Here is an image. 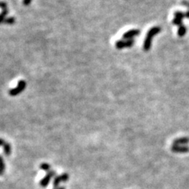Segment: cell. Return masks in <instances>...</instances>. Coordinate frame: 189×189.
<instances>
[{
	"label": "cell",
	"instance_id": "3",
	"mask_svg": "<svg viewBox=\"0 0 189 189\" xmlns=\"http://www.w3.org/2000/svg\"><path fill=\"white\" fill-rule=\"evenodd\" d=\"M135 43L134 40H118L116 42L115 46L117 49H123L131 47Z\"/></svg>",
	"mask_w": 189,
	"mask_h": 189
},
{
	"label": "cell",
	"instance_id": "13",
	"mask_svg": "<svg viewBox=\"0 0 189 189\" xmlns=\"http://www.w3.org/2000/svg\"><path fill=\"white\" fill-rule=\"evenodd\" d=\"M15 18L14 17H10V18H6V19L2 21V24H6V25H13L15 23Z\"/></svg>",
	"mask_w": 189,
	"mask_h": 189
},
{
	"label": "cell",
	"instance_id": "19",
	"mask_svg": "<svg viewBox=\"0 0 189 189\" xmlns=\"http://www.w3.org/2000/svg\"><path fill=\"white\" fill-rule=\"evenodd\" d=\"M182 4H184V6H186L187 7L189 8V3L187 2H185V1H184V2H182Z\"/></svg>",
	"mask_w": 189,
	"mask_h": 189
},
{
	"label": "cell",
	"instance_id": "12",
	"mask_svg": "<svg viewBox=\"0 0 189 189\" xmlns=\"http://www.w3.org/2000/svg\"><path fill=\"white\" fill-rule=\"evenodd\" d=\"M60 182H62L61 177L58 175L55 176V177H54V181H53V186H54V188H58V185H59Z\"/></svg>",
	"mask_w": 189,
	"mask_h": 189
},
{
	"label": "cell",
	"instance_id": "1",
	"mask_svg": "<svg viewBox=\"0 0 189 189\" xmlns=\"http://www.w3.org/2000/svg\"><path fill=\"white\" fill-rule=\"evenodd\" d=\"M162 29L159 26H154V27L151 28L147 33V36H146V38H145L144 41H143V50L144 51H148L150 50L151 47V43H152L153 37L155 35L158 34L160 33Z\"/></svg>",
	"mask_w": 189,
	"mask_h": 189
},
{
	"label": "cell",
	"instance_id": "18",
	"mask_svg": "<svg viewBox=\"0 0 189 189\" xmlns=\"http://www.w3.org/2000/svg\"><path fill=\"white\" fill-rule=\"evenodd\" d=\"M32 0H23V4L25 6H29V4L31 3Z\"/></svg>",
	"mask_w": 189,
	"mask_h": 189
},
{
	"label": "cell",
	"instance_id": "17",
	"mask_svg": "<svg viewBox=\"0 0 189 189\" xmlns=\"http://www.w3.org/2000/svg\"><path fill=\"white\" fill-rule=\"evenodd\" d=\"M5 171V162H4L3 158L1 157V174H3Z\"/></svg>",
	"mask_w": 189,
	"mask_h": 189
},
{
	"label": "cell",
	"instance_id": "20",
	"mask_svg": "<svg viewBox=\"0 0 189 189\" xmlns=\"http://www.w3.org/2000/svg\"><path fill=\"white\" fill-rule=\"evenodd\" d=\"M185 16H186V18H189V10L187 12H186V13H185Z\"/></svg>",
	"mask_w": 189,
	"mask_h": 189
},
{
	"label": "cell",
	"instance_id": "14",
	"mask_svg": "<svg viewBox=\"0 0 189 189\" xmlns=\"http://www.w3.org/2000/svg\"><path fill=\"white\" fill-rule=\"evenodd\" d=\"M185 17H186L185 14L181 11H176L175 13H174V18H180V19L183 20V18H185Z\"/></svg>",
	"mask_w": 189,
	"mask_h": 189
},
{
	"label": "cell",
	"instance_id": "7",
	"mask_svg": "<svg viewBox=\"0 0 189 189\" xmlns=\"http://www.w3.org/2000/svg\"><path fill=\"white\" fill-rule=\"evenodd\" d=\"M188 143L189 138H187V137H180V138H177V139H174V142H173V145L183 146V145H186Z\"/></svg>",
	"mask_w": 189,
	"mask_h": 189
},
{
	"label": "cell",
	"instance_id": "9",
	"mask_svg": "<svg viewBox=\"0 0 189 189\" xmlns=\"http://www.w3.org/2000/svg\"><path fill=\"white\" fill-rule=\"evenodd\" d=\"M1 145L4 149V153L6 155H10L11 154V147H10V143L6 142L3 139H1Z\"/></svg>",
	"mask_w": 189,
	"mask_h": 189
},
{
	"label": "cell",
	"instance_id": "11",
	"mask_svg": "<svg viewBox=\"0 0 189 189\" xmlns=\"http://www.w3.org/2000/svg\"><path fill=\"white\" fill-rule=\"evenodd\" d=\"M40 168L43 171H46V173L50 171V169H51V166L48 164V163H46V162H43L41 163L40 166Z\"/></svg>",
	"mask_w": 189,
	"mask_h": 189
},
{
	"label": "cell",
	"instance_id": "21",
	"mask_svg": "<svg viewBox=\"0 0 189 189\" xmlns=\"http://www.w3.org/2000/svg\"><path fill=\"white\" fill-rule=\"evenodd\" d=\"M53 189H66V187H58V188H53Z\"/></svg>",
	"mask_w": 189,
	"mask_h": 189
},
{
	"label": "cell",
	"instance_id": "6",
	"mask_svg": "<svg viewBox=\"0 0 189 189\" xmlns=\"http://www.w3.org/2000/svg\"><path fill=\"white\" fill-rule=\"evenodd\" d=\"M171 150L174 153H184L189 152V147L186 146H177V145H173L171 147Z\"/></svg>",
	"mask_w": 189,
	"mask_h": 189
},
{
	"label": "cell",
	"instance_id": "4",
	"mask_svg": "<svg viewBox=\"0 0 189 189\" xmlns=\"http://www.w3.org/2000/svg\"><path fill=\"white\" fill-rule=\"evenodd\" d=\"M53 177H55V172L54 170H50V172L46 173V176L41 180L40 182V185L43 187H46L49 184L50 180L52 179Z\"/></svg>",
	"mask_w": 189,
	"mask_h": 189
},
{
	"label": "cell",
	"instance_id": "2",
	"mask_svg": "<svg viewBox=\"0 0 189 189\" xmlns=\"http://www.w3.org/2000/svg\"><path fill=\"white\" fill-rule=\"evenodd\" d=\"M26 85H27L26 82L24 80H21V81H18V84H17V86L14 88L10 89V91H9V94H10V96L18 95V94H19L20 93H21L25 90V88H26Z\"/></svg>",
	"mask_w": 189,
	"mask_h": 189
},
{
	"label": "cell",
	"instance_id": "16",
	"mask_svg": "<svg viewBox=\"0 0 189 189\" xmlns=\"http://www.w3.org/2000/svg\"><path fill=\"white\" fill-rule=\"evenodd\" d=\"M60 177H61L62 181H63V182H66L68 180H69V178H70V177H69V174H66V173H64V174H62V175H60Z\"/></svg>",
	"mask_w": 189,
	"mask_h": 189
},
{
	"label": "cell",
	"instance_id": "10",
	"mask_svg": "<svg viewBox=\"0 0 189 189\" xmlns=\"http://www.w3.org/2000/svg\"><path fill=\"white\" fill-rule=\"evenodd\" d=\"M186 32H187V29H186V27L183 24L180 26H179V29H178L177 33L179 36H184L186 34Z\"/></svg>",
	"mask_w": 189,
	"mask_h": 189
},
{
	"label": "cell",
	"instance_id": "8",
	"mask_svg": "<svg viewBox=\"0 0 189 189\" xmlns=\"http://www.w3.org/2000/svg\"><path fill=\"white\" fill-rule=\"evenodd\" d=\"M1 8H2V14H1V22L6 18V16L8 14V9H7V4L6 2L2 1L1 2Z\"/></svg>",
	"mask_w": 189,
	"mask_h": 189
},
{
	"label": "cell",
	"instance_id": "15",
	"mask_svg": "<svg viewBox=\"0 0 189 189\" xmlns=\"http://www.w3.org/2000/svg\"><path fill=\"white\" fill-rule=\"evenodd\" d=\"M173 24L177 25V26H180V25H181L183 23H182L181 19H180V18H174V20H173Z\"/></svg>",
	"mask_w": 189,
	"mask_h": 189
},
{
	"label": "cell",
	"instance_id": "5",
	"mask_svg": "<svg viewBox=\"0 0 189 189\" xmlns=\"http://www.w3.org/2000/svg\"><path fill=\"white\" fill-rule=\"evenodd\" d=\"M140 34L139 29H130L128 32L125 33L122 36L124 40H133V38Z\"/></svg>",
	"mask_w": 189,
	"mask_h": 189
}]
</instances>
